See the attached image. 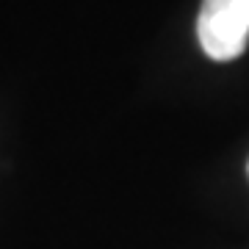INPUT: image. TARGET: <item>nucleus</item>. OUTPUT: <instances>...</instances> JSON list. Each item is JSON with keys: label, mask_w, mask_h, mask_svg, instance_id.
Returning a JSON list of instances; mask_svg holds the SVG:
<instances>
[{"label": "nucleus", "mask_w": 249, "mask_h": 249, "mask_svg": "<svg viewBox=\"0 0 249 249\" xmlns=\"http://www.w3.org/2000/svg\"><path fill=\"white\" fill-rule=\"evenodd\" d=\"M196 36L213 61H232L247 50L249 0H202Z\"/></svg>", "instance_id": "1"}]
</instances>
